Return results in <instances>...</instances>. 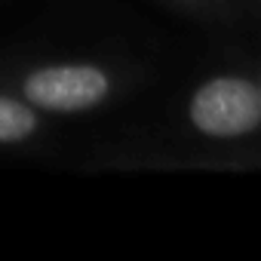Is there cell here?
Wrapping results in <instances>:
<instances>
[{"label":"cell","instance_id":"7a4b0ae2","mask_svg":"<svg viewBox=\"0 0 261 261\" xmlns=\"http://www.w3.org/2000/svg\"><path fill=\"white\" fill-rule=\"evenodd\" d=\"M114 77L92 62H59L31 68L19 80V95L40 114H83L108 101Z\"/></svg>","mask_w":261,"mask_h":261},{"label":"cell","instance_id":"5b68a950","mask_svg":"<svg viewBox=\"0 0 261 261\" xmlns=\"http://www.w3.org/2000/svg\"><path fill=\"white\" fill-rule=\"evenodd\" d=\"M258 83H261V80H258Z\"/></svg>","mask_w":261,"mask_h":261},{"label":"cell","instance_id":"3957f363","mask_svg":"<svg viewBox=\"0 0 261 261\" xmlns=\"http://www.w3.org/2000/svg\"><path fill=\"white\" fill-rule=\"evenodd\" d=\"M40 111L22 95L0 92V145H22L37 136Z\"/></svg>","mask_w":261,"mask_h":261},{"label":"cell","instance_id":"277c9868","mask_svg":"<svg viewBox=\"0 0 261 261\" xmlns=\"http://www.w3.org/2000/svg\"><path fill=\"white\" fill-rule=\"evenodd\" d=\"M181 4H194V0H181Z\"/></svg>","mask_w":261,"mask_h":261},{"label":"cell","instance_id":"6da1fadb","mask_svg":"<svg viewBox=\"0 0 261 261\" xmlns=\"http://www.w3.org/2000/svg\"><path fill=\"white\" fill-rule=\"evenodd\" d=\"M188 123L206 139L230 142L261 129V83L243 74L203 80L188 98Z\"/></svg>","mask_w":261,"mask_h":261}]
</instances>
